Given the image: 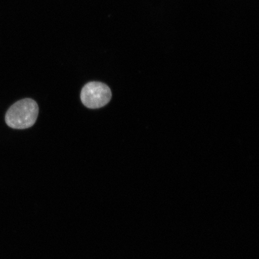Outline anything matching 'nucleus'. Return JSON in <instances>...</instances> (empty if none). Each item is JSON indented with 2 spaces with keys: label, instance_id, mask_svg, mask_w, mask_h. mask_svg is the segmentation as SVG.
I'll return each instance as SVG.
<instances>
[{
  "label": "nucleus",
  "instance_id": "nucleus-1",
  "mask_svg": "<svg viewBox=\"0 0 259 259\" xmlns=\"http://www.w3.org/2000/svg\"><path fill=\"white\" fill-rule=\"evenodd\" d=\"M38 115L37 103L31 99H24L13 105L6 114V124L15 129H26L35 124Z\"/></svg>",
  "mask_w": 259,
  "mask_h": 259
},
{
  "label": "nucleus",
  "instance_id": "nucleus-2",
  "mask_svg": "<svg viewBox=\"0 0 259 259\" xmlns=\"http://www.w3.org/2000/svg\"><path fill=\"white\" fill-rule=\"evenodd\" d=\"M111 98V89L105 83L100 82L87 83L80 93L81 101L89 109L101 108L108 104Z\"/></svg>",
  "mask_w": 259,
  "mask_h": 259
}]
</instances>
